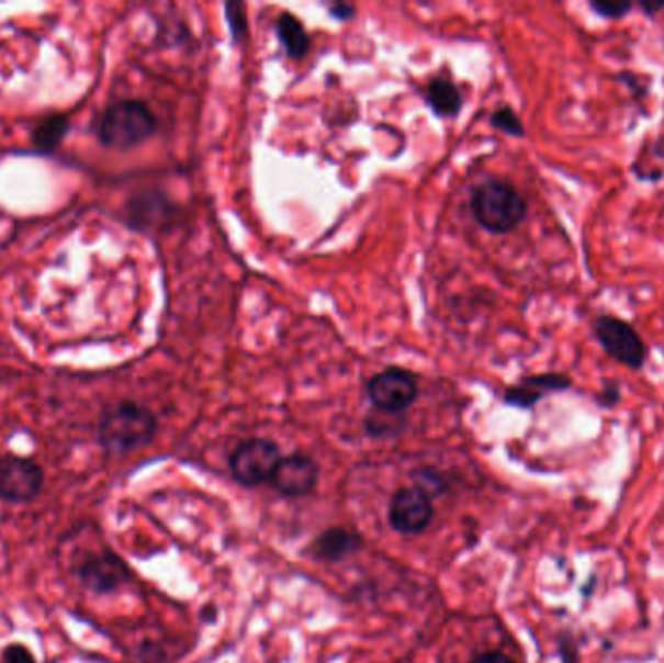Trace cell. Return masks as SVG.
Listing matches in <instances>:
<instances>
[{"label": "cell", "mask_w": 664, "mask_h": 663, "mask_svg": "<svg viewBox=\"0 0 664 663\" xmlns=\"http://www.w3.org/2000/svg\"><path fill=\"white\" fill-rule=\"evenodd\" d=\"M434 519V504L416 486L398 488L389 502V524L401 536H420Z\"/></svg>", "instance_id": "cell-6"}, {"label": "cell", "mask_w": 664, "mask_h": 663, "mask_svg": "<svg viewBox=\"0 0 664 663\" xmlns=\"http://www.w3.org/2000/svg\"><path fill=\"white\" fill-rule=\"evenodd\" d=\"M2 662L4 663H35V658L27 648L22 644H10L4 654H2Z\"/></svg>", "instance_id": "cell-20"}, {"label": "cell", "mask_w": 664, "mask_h": 663, "mask_svg": "<svg viewBox=\"0 0 664 663\" xmlns=\"http://www.w3.org/2000/svg\"><path fill=\"white\" fill-rule=\"evenodd\" d=\"M492 125L499 128V131H504L507 135L525 136L522 121L519 120V115H517L511 108H499V110L492 115Z\"/></svg>", "instance_id": "cell-17"}, {"label": "cell", "mask_w": 664, "mask_h": 663, "mask_svg": "<svg viewBox=\"0 0 664 663\" xmlns=\"http://www.w3.org/2000/svg\"><path fill=\"white\" fill-rule=\"evenodd\" d=\"M368 395L375 408L389 413H404L418 397V382L406 370L387 368L385 372L371 378Z\"/></svg>", "instance_id": "cell-8"}, {"label": "cell", "mask_w": 664, "mask_h": 663, "mask_svg": "<svg viewBox=\"0 0 664 663\" xmlns=\"http://www.w3.org/2000/svg\"><path fill=\"white\" fill-rule=\"evenodd\" d=\"M426 102L441 117H454L461 111L463 95L453 82L438 78V80H431L426 88Z\"/></svg>", "instance_id": "cell-14"}, {"label": "cell", "mask_w": 664, "mask_h": 663, "mask_svg": "<svg viewBox=\"0 0 664 663\" xmlns=\"http://www.w3.org/2000/svg\"><path fill=\"white\" fill-rule=\"evenodd\" d=\"M282 453L277 443L265 438H251L237 446L229 458V471L237 485L245 488L269 485Z\"/></svg>", "instance_id": "cell-4"}, {"label": "cell", "mask_w": 664, "mask_h": 663, "mask_svg": "<svg viewBox=\"0 0 664 663\" xmlns=\"http://www.w3.org/2000/svg\"><path fill=\"white\" fill-rule=\"evenodd\" d=\"M78 578L85 587L92 589L95 594H111L131 578V570L117 554L101 553L88 557L78 566Z\"/></svg>", "instance_id": "cell-10"}, {"label": "cell", "mask_w": 664, "mask_h": 663, "mask_svg": "<svg viewBox=\"0 0 664 663\" xmlns=\"http://www.w3.org/2000/svg\"><path fill=\"white\" fill-rule=\"evenodd\" d=\"M363 547V539L360 533L352 529L328 528L315 537L310 553L323 562H342L358 553Z\"/></svg>", "instance_id": "cell-12"}, {"label": "cell", "mask_w": 664, "mask_h": 663, "mask_svg": "<svg viewBox=\"0 0 664 663\" xmlns=\"http://www.w3.org/2000/svg\"><path fill=\"white\" fill-rule=\"evenodd\" d=\"M572 378L564 374H539L522 378L517 385L505 392L504 401L511 407L532 408L550 393L567 392L572 387Z\"/></svg>", "instance_id": "cell-11"}, {"label": "cell", "mask_w": 664, "mask_h": 663, "mask_svg": "<svg viewBox=\"0 0 664 663\" xmlns=\"http://www.w3.org/2000/svg\"><path fill=\"white\" fill-rule=\"evenodd\" d=\"M330 14L337 18H350V14H352V9H350V7H346V4H337V7H333V9H330Z\"/></svg>", "instance_id": "cell-24"}, {"label": "cell", "mask_w": 664, "mask_h": 663, "mask_svg": "<svg viewBox=\"0 0 664 663\" xmlns=\"http://www.w3.org/2000/svg\"><path fill=\"white\" fill-rule=\"evenodd\" d=\"M618 401H620V387L606 383L605 390L598 395V405L600 407H615Z\"/></svg>", "instance_id": "cell-21"}, {"label": "cell", "mask_w": 664, "mask_h": 663, "mask_svg": "<svg viewBox=\"0 0 664 663\" xmlns=\"http://www.w3.org/2000/svg\"><path fill=\"white\" fill-rule=\"evenodd\" d=\"M68 128H70V121L65 113H49L32 131V145L40 153H53L65 141Z\"/></svg>", "instance_id": "cell-13"}, {"label": "cell", "mask_w": 664, "mask_h": 663, "mask_svg": "<svg viewBox=\"0 0 664 663\" xmlns=\"http://www.w3.org/2000/svg\"><path fill=\"white\" fill-rule=\"evenodd\" d=\"M278 40L284 45L288 55L292 59H303L310 47H312V40L307 32L303 30L302 22L292 14H282L278 18L277 24Z\"/></svg>", "instance_id": "cell-15"}, {"label": "cell", "mask_w": 664, "mask_h": 663, "mask_svg": "<svg viewBox=\"0 0 664 663\" xmlns=\"http://www.w3.org/2000/svg\"><path fill=\"white\" fill-rule=\"evenodd\" d=\"M158 127L156 115L146 103L138 100H121L108 105L98 120V138L113 150H128L143 145Z\"/></svg>", "instance_id": "cell-2"}, {"label": "cell", "mask_w": 664, "mask_h": 663, "mask_svg": "<svg viewBox=\"0 0 664 663\" xmlns=\"http://www.w3.org/2000/svg\"><path fill=\"white\" fill-rule=\"evenodd\" d=\"M593 332L606 355L631 370H641L648 362V345L628 322L615 315H598Z\"/></svg>", "instance_id": "cell-5"}, {"label": "cell", "mask_w": 664, "mask_h": 663, "mask_svg": "<svg viewBox=\"0 0 664 663\" xmlns=\"http://www.w3.org/2000/svg\"><path fill=\"white\" fill-rule=\"evenodd\" d=\"M590 10L597 12L598 16L608 18V20H620L626 16L633 2H620V0H590Z\"/></svg>", "instance_id": "cell-18"}, {"label": "cell", "mask_w": 664, "mask_h": 663, "mask_svg": "<svg viewBox=\"0 0 664 663\" xmlns=\"http://www.w3.org/2000/svg\"><path fill=\"white\" fill-rule=\"evenodd\" d=\"M43 486V469L34 460L4 456L0 460V498L12 504L34 501Z\"/></svg>", "instance_id": "cell-7"}, {"label": "cell", "mask_w": 664, "mask_h": 663, "mask_svg": "<svg viewBox=\"0 0 664 663\" xmlns=\"http://www.w3.org/2000/svg\"><path fill=\"white\" fill-rule=\"evenodd\" d=\"M226 16L227 22H229V26H232V32L234 35L239 37H244L245 30H247V22H245V9L244 4H236V2H227L226 4Z\"/></svg>", "instance_id": "cell-19"}, {"label": "cell", "mask_w": 664, "mask_h": 663, "mask_svg": "<svg viewBox=\"0 0 664 663\" xmlns=\"http://www.w3.org/2000/svg\"><path fill=\"white\" fill-rule=\"evenodd\" d=\"M156 432L158 418L150 408L133 401H123L101 415L98 440L108 453L121 456L148 446Z\"/></svg>", "instance_id": "cell-1"}, {"label": "cell", "mask_w": 664, "mask_h": 663, "mask_svg": "<svg viewBox=\"0 0 664 663\" xmlns=\"http://www.w3.org/2000/svg\"><path fill=\"white\" fill-rule=\"evenodd\" d=\"M472 213L482 228L492 234L515 231L527 216V201L507 181H486L472 193Z\"/></svg>", "instance_id": "cell-3"}, {"label": "cell", "mask_w": 664, "mask_h": 663, "mask_svg": "<svg viewBox=\"0 0 664 663\" xmlns=\"http://www.w3.org/2000/svg\"><path fill=\"white\" fill-rule=\"evenodd\" d=\"M640 9L648 14V16H655L656 12L664 10V2H640Z\"/></svg>", "instance_id": "cell-23"}, {"label": "cell", "mask_w": 664, "mask_h": 663, "mask_svg": "<svg viewBox=\"0 0 664 663\" xmlns=\"http://www.w3.org/2000/svg\"><path fill=\"white\" fill-rule=\"evenodd\" d=\"M319 483V465L305 453H292L278 463L269 485L280 496L302 498L310 496Z\"/></svg>", "instance_id": "cell-9"}, {"label": "cell", "mask_w": 664, "mask_h": 663, "mask_svg": "<svg viewBox=\"0 0 664 663\" xmlns=\"http://www.w3.org/2000/svg\"><path fill=\"white\" fill-rule=\"evenodd\" d=\"M406 428L404 413H389L381 408H373L365 418V430L373 438H395Z\"/></svg>", "instance_id": "cell-16"}, {"label": "cell", "mask_w": 664, "mask_h": 663, "mask_svg": "<svg viewBox=\"0 0 664 663\" xmlns=\"http://www.w3.org/2000/svg\"><path fill=\"white\" fill-rule=\"evenodd\" d=\"M471 663H515L511 658L502 654V652H486V654H480L472 660Z\"/></svg>", "instance_id": "cell-22"}]
</instances>
